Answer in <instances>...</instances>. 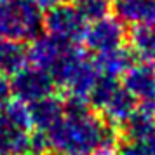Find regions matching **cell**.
I'll return each instance as SVG.
<instances>
[{
    "instance_id": "7",
    "label": "cell",
    "mask_w": 155,
    "mask_h": 155,
    "mask_svg": "<svg viewBox=\"0 0 155 155\" xmlns=\"http://www.w3.org/2000/svg\"><path fill=\"white\" fill-rule=\"evenodd\" d=\"M54 87H56V82L49 71L37 68L33 64H26L23 70L12 75V80H11L12 96H16V99L25 105L51 96Z\"/></svg>"
},
{
    "instance_id": "10",
    "label": "cell",
    "mask_w": 155,
    "mask_h": 155,
    "mask_svg": "<svg viewBox=\"0 0 155 155\" xmlns=\"http://www.w3.org/2000/svg\"><path fill=\"white\" fill-rule=\"evenodd\" d=\"M124 87L138 103H155V64L138 63L124 73Z\"/></svg>"
},
{
    "instance_id": "12",
    "label": "cell",
    "mask_w": 155,
    "mask_h": 155,
    "mask_svg": "<svg viewBox=\"0 0 155 155\" xmlns=\"http://www.w3.org/2000/svg\"><path fill=\"white\" fill-rule=\"evenodd\" d=\"M28 113L31 127H35V131L47 133L64 115V101L54 94H51V96H45L42 99L30 103Z\"/></svg>"
},
{
    "instance_id": "22",
    "label": "cell",
    "mask_w": 155,
    "mask_h": 155,
    "mask_svg": "<svg viewBox=\"0 0 155 155\" xmlns=\"http://www.w3.org/2000/svg\"><path fill=\"white\" fill-rule=\"evenodd\" d=\"M108 2H110V0H108Z\"/></svg>"
},
{
    "instance_id": "4",
    "label": "cell",
    "mask_w": 155,
    "mask_h": 155,
    "mask_svg": "<svg viewBox=\"0 0 155 155\" xmlns=\"http://www.w3.org/2000/svg\"><path fill=\"white\" fill-rule=\"evenodd\" d=\"M44 12L31 0H0V40H30L42 30Z\"/></svg>"
},
{
    "instance_id": "16",
    "label": "cell",
    "mask_w": 155,
    "mask_h": 155,
    "mask_svg": "<svg viewBox=\"0 0 155 155\" xmlns=\"http://www.w3.org/2000/svg\"><path fill=\"white\" fill-rule=\"evenodd\" d=\"M73 4L82 14V18L89 23L105 18L110 7L108 0H73Z\"/></svg>"
},
{
    "instance_id": "15",
    "label": "cell",
    "mask_w": 155,
    "mask_h": 155,
    "mask_svg": "<svg viewBox=\"0 0 155 155\" xmlns=\"http://www.w3.org/2000/svg\"><path fill=\"white\" fill-rule=\"evenodd\" d=\"M129 38H131L133 54H136L147 63L155 64V25L136 26Z\"/></svg>"
},
{
    "instance_id": "13",
    "label": "cell",
    "mask_w": 155,
    "mask_h": 155,
    "mask_svg": "<svg viewBox=\"0 0 155 155\" xmlns=\"http://www.w3.org/2000/svg\"><path fill=\"white\" fill-rule=\"evenodd\" d=\"M134 63V54L129 49H124L122 45L115 47V49L105 51L96 54L94 64L99 75L103 77H112L119 78L120 75H124Z\"/></svg>"
},
{
    "instance_id": "8",
    "label": "cell",
    "mask_w": 155,
    "mask_h": 155,
    "mask_svg": "<svg viewBox=\"0 0 155 155\" xmlns=\"http://www.w3.org/2000/svg\"><path fill=\"white\" fill-rule=\"evenodd\" d=\"M124 38H126L124 25L117 18H108V16L91 21L85 26V31L82 35L85 47L94 54L120 47Z\"/></svg>"
},
{
    "instance_id": "11",
    "label": "cell",
    "mask_w": 155,
    "mask_h": 155,
    "mask_svg": "<svg viewBox=\"0 0 155 155\" xmlns=\"http://www.w3.org/2000/svg\"><path fill=\"white\" fill-rule=\"evenodd\" d=\"M113 12L122 25L134 28L155 25V0H113Z\"/></svg>"
},
{
    "instance_id": "18",
    "label": "cell",
    "mask_w": 155,
    "mask_h": 155,
    "mask_svg": "<svg viewBox=\"0 0 155 155\" xmlns=\"http://www.w3.org/2000/svg\"><path fill=\"white\" fill-rule=\"evenodd\" d=\"M11 96H12V92H11V82L7 80L5 75L0 73V106L5 105L11 99Z\"/></svg>"
},
{
    "instance_id": "3",
    "label": "cell",
    "mask_w": 155,
    "mask_h": 155,
    "mask_svg": "<svg viewBox=\"0 0 155 155\" xmlns=\"http://www.w3.org/2000/svg\"><path fill=\"white\" fill-rule=\"evenodd\" d=\"M89 103L112 126H126L133 117L138 101L117 78L99 75L89 94Z\"/></svg>"
},
{
    "instance_id": "9",
    "label": "cell",
    "mask_w": 155,
    "mask_h": 155,
    "mask_svg": "<svg viewBox=\"0 0 155 155\" xmlns=\"http://www.w3.org/2000/svg\"><path fill=\"white\" fill-rule=\"evenodd\" d=\"M71 45L73 44L63 42L49 33H38L35 38H31V44L28 45V63L51 73Z\"/></svg>"
},
{
    "instance_id": "21",
    "label": "cell",
    "mask_w": 155,
    "mask_h": 155,
    "mask_svg": "<svg viewBox=\"0 0 155 155\" xmlns=\"http://www.w3.org/2000/svg\"><path fill=\"white\" fill-rule=\"evenodd\" d=\"M14 155H19V153H14Z\"/></svg>"
},
{
    "instance_id": "2",
    "label": "cell",
    "mask_w": 155,
    "mask_h": 155,
    "mask_svg": "<svg viewBox=\"0 0 155 155\" xmlns=\"http://www.w3.org/2000/svg\"><path fill=\"white\" fill-rule=\"evenodd\" d=\"M51 75L56 85L63 87L66 92V99H80L89 103V94L99 78L96 64L87 58L85 52L78 49L73 44L61 61L52 68Z\"/></svg>"
},
{
    "instance_id": "14",
    "label": "cell",
    "mask_w": 155,
    "mask_h": 155,
    "mask_svg": "<svg viewBox=\"0 0 155 155\" xmlns=\"http://www.w3.org/2000/svg\"><path fill=\"white\" fill-rule=\"evenodd\" d=\"M28 64V47L21 40H0V73L12 77Z\"/></svg>"
},
{
    "instance_id": "19",
    "label": "cell",
    "mask_w": 155,
    "mask_h": 155,
    "mask_svg": "<svg viewBox=\"0 0 155 155\" xmlns=\"http://www.w3.org/2000/svg\"><path fill=\"white\" fill-rule=\"evenodd\" d=\"M31 2H33L37 7L42 11V12H45L47 9H51L52 5H54V4H58L59 0H31Z\"/></svg>"
},
{
    "instance_id": "1",
    "label": "cell",
    "mask_w": 155,
    "mask_h": 155,
    "mask_svg": "<svg viewBox=\"0 0 155 155\" xmlns=\"http://www.w3.org/2000/svg\"><path fill=\"white\" fill-rule=\"evenodd\" d=\"M87 101L66 99L64 115L47 131L49 150L56 155L110 153L117 145L115 126L91 112Z\"/></svg>"
},
{
    "instance_id": "6",
    "label": "cell",
    "mask_w": 155,
    "mask_h": 155,
    "mask_svg": "<svg viewBox=\"0 0 155 155\" xmlns=\"http://www.w3.org/2000/svg\"><path fill=\"white\" fill-rule=\"evenodd\" d=\"M42 26L45 28V33L56 37L63 42L75 44L82 40L87 21L78 12L75 4L58 2L44 12Z\"/></svg>"
},
{
    "instance_id": "17",
    "label": "cell",
    "mask_w": 155,
    "mask_h": 155,
    "mask_svg": "<svg viewBox=\"0 0 155 155\" xmlns=\"http://www.w3.org/2000/svg\"><path fill=\"white\" fill-rule=\"evenodd\" d=\"M47 152H49L47 134L42 133V131L30 133L28 147H26V153H25V155H45Z\"/></svg>"
},
{
    "instance_id": "5",
    "label": "cell",
    "mask_w": 155,
    "mask_h": 155,
    "mask_svg": "<svg viewBox=\"0 0 155 155\" xmlns=\"http://www.w3.org/2000/svg\"><path fill=\"white\" fill-rule=\"evenodd\" d=\"M30 129L28 105L16 99L0 106V155L26 153Z\"/></svg>"
},
{
    "instance_id": "20",
    "label": "cell",
    "mask_w": 155,
    "mask_h": 155,
    "mask_svg": "<svg viewBox=\"0 0 155 155\" xmlns=\"http://www.w3.org/2000/svg\"><path fill=\"white\" fill-rule=\"evenodd\" d=\"M99 155H110V153H99Z\"/></svg>"
}]
</instances>
